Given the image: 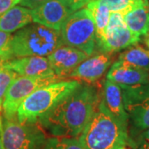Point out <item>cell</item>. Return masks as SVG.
I'll return each mask as SVG.
<instances>
[{
	"mask_svg": "<svg viewBox=\"0 0 149 149\" xmlns=\"http://www.w3.org/2000/svg\"><path fill=\"white\" fill-rule=\"evenodd\" d=\"M102 91L80 84L40 120L41 126L55 137L80 136L96 110Z\"/></svg>",
	"mask_w": 149,
	"mask_h": 149,
	"instance_id": "obj_1",
	"label": "cell"
},
{
	"mask_svg": "<svg viewBox=\"0 0 149 149\" xmlns=\"http://www.w3.org/2000/svg\"><path fill=\"white\" fill-rule=\"evenodd\" d=\"M128 138V127L109 111L101 98L78 139L85 149H126Z\"/></svg>",
	"mask_w": 149,
	"mask_h": 149,
	"instance_id": "obj_2",
	"label": "cell"
},
{
	"mask_svg": "<svg viewBox=\"0 0 149 149\" xmlns=\"http://www.w3.org/2000/svg\"><path fill=\"white\" fill-rule=\"evenodd\" d=\"M80 85V81L76 80H59L37 89L19 106L17 113V120L22 123H39L59 102Z\"/></svg>",
	"mask_w": 149,
	"mask_h": 149,
	"instance_id": "obj_3",
	"label": "cell"
},
{
	"mask_svg": "<svg viewBox=\"0 0 149 149\" xmlns=\"http://www.w3.org/2000/svg\"><path fill=\"white\" fill-rule=\"evenodd\" d=\"M63 46L60 30L32 23L17 31L13 36L12 48L17 58L26 56H48Z\"/></svg>",
	"mask_w": 149,
	"mask_h": 149,
	"instance_id": "obj_4",
	"label": "cell"
},
{
	"mask_svg": "<svg viewBox=\"0 0 149 149\" xmlns=\"http://www.w3.org/2000/svg\"><path fill=\"white\" fill-rule=\"evenodd\" d=\"M60 32L63 46L76 48L88 56L94 54L97 46L95 25L85 8L73 13Z\"/></svg>",
	"mask_w": 149,
	"mask_h": 149,
	"instance_id": "obj_5",
	"label": "cell"
},
{
	"mask_svg": "<svg viewBox=\"0 0 149 149\" xmlns=\"http://www.w3.org/2000/svg\"><path fill=\"white\" fill-rule=\"evenodd\" d=\"M0 137L3 149H43L46 135L37 123H22L17 118H0Z\"/></svg>",
	"mask_w": 149,
	"mask_h": 149,
	"instance_id": "obj_6",
	"label": "cell"
},
{
	"mask_svg": "<svg viewBox=\"0 0 149 149\" xmlns=\"http://www.w3.org/2000/svg\"><path fill=\"white\" fill-rule=\"evenodd\" d=\"M125 111L134 128L142 131L149 128V82L143 85H120Z\"/></svg>",
	"mask_w": 149,
	"mask_h": 149,
	"instance_id": "obj_7",
	"label": "cell"
},
{
	"mask_svg": "<svg viewBox=\"0 0 149 149\" xmlns=\"http://www.w3.org/2000/svg\"><path fill=\"white\" fill-rule=\"evenodd\" d=\"M59 80L56 78H35L18 75L6 92L2 109L3 117L5 118L17 117L19 106L31 94L41 87Z\"/></svg>",
	"mask_w": 149,
	"mask_h": 149,
	"instance_id": "obj_8",
	"label": "cell"
},
{
	"mask_svg": "<svg viewBox=\"0 0 149 149\" xmlns=\"http://www.w3.org/2000/svg\"><path fill=\"white\" fill-rule=\"evenodd\" d=\"M140 37L131 32L123 20L122 13L112 12L104 34L97 42L101 52L113 54L136 45Z\"/></svg>",
	"mask_w": 149,
	"mask_h": 149,
	"instance_id": "obj_9",
	"label": "cell"
},
{
	"mask_svg": "<svg viewBox=\"0 0 149 149\" xmlns=\"http://www.w3.org/2000/svg\"><path fill=\"white\" fill-rule=\"evenodd\" d=\"M32 22L55 30H61L65 21L74 11L70 0H49L32 9Z\"/></svg>",
	"mask_w": 149,
	"mask_h": 149,
	"instance_id": "obj_10",
	"label": "cell"
},
{
	"mask_svg": "<svg viewBox=\"0 0 149 149\" xmlns=\"http://www.w3.org/2000/svg\"><path fill=\"white\" fill-rule=\"evenodd\" d=\"M3 65L12 70L18 75L35 78H56L59 79L51 66L48 58L44 56H26L10 60Z\"/></svg>",
	"mask_w": 149,
	"mask_h": 149,
	"instance_id": "obj_11",
	"label": "cell"
},
{
	"mask_svg": "<svg viewBox=\"0 0 149 149\" xmlns=\"http://www.w3.org/2000/svg\"><path fill=\"white\" fill-rule=\"evenodd\" d=\"M112 61L113 54L100 52L85 59L70 74L69 77L91 84L101 78L110 66Z\"/></svg>",
	"mask_w": 149,
	"mask_h": 149,
	"instance_id": "obj_12",
	"label": "cell"
},
{
	"mask_svg": "<svg viewBox=\"0 0 149 149\" xmlns=\"http://www.w3.org/2000/svg\"><path fill=\"white\" fill-rule=\"evenodd\" d=\"M88 56L83 52L68 46L57 48L47 56L52 68L60 79L69 77L70 74Z\"/></svg>",
	"mask_w": 149,
	"mask_h": 149,
	"instance_id": "obj_13",
	"label": "cell"
},
{
	"mask_svg": "<svg viewBox=\"0 0 149 149\" xmlns=\"http://www.w3.org/2000/svg\"><path fill=\"white\" fill-rule=\"evenodd\" d=\"M107 80L117 85L134 86L149 82V70L143 69L117 61L107 73Z\"/></svg>",
	"mask_w": 149,
	"mask_h": 149,
	"instance_id": "obj_14",
	"label": "cell"
},
{
	"mask_svg": "<svg viewBox=\"0 0 149 149\" xmlns=\"http://www.w3.org/2000/svg\"><path fill=\"white\" fill-rule=\"evenodd\" d=\"M128 29L138 37L149 32V1L138 0L128 9L122 13Z\"/></svg>",
	"mask_w": 149,
	"mask_h": 149,
	"instance_id": "obj_15",
	"label": "cell"
},
{
	"mask_svg": "<svg viewBox=\"0 0 149 149\" xmlns=\"http://www.w3.org/2000/svg\"><path fill=\"white\" fill-rule=\"evenodd\" d=\"M102 100L109 111L123 124L128 127L129 118L124 109L120 86L111 80H105L104 90L102 91Z\"/></svg>",
	"mask_w": 149,
	"mask_h": 149,
	"instance_id": "obj_16",
	"label": "cell"
},
{
	"mask_svg": "<svg viewBox=\"0 0 149 149\" xmlns=\"http://www.w3.org/2000/svg\"><path fill=\"white\" fill-rule=\"evenodd\" d=\"M32 22L31 9L23 6H15L0 17V31L13 32Z\"/></svg>",
	"mask_w": 149,
	"mask_h": 149,
	"instance_id": "obj_17",
	"label": "cell"
},
{
	"mask_svg": "<svg viewBox=\"0 0 149 149\" xmlns=\"http://www.w3.org/2000/svg\"><path fill=\"white\" fill-rule=\"evenodd\" d=\"M89 11L96 29L97 42L100 40L105 32L107 25L109 21L111 12L100 0H93L85 7Z\"/></svg>",
	"mask_w": 149,
	"mask_h": 149,
	"instance_id": "obj_18",
	"label": "cell"
},
{
	"mask_svg": "<svg viewBox=\"0 0 149 149\" xmlns=\"http://www.w3.org/2000/svg\"><path fill=\"white\" fill-rule=\"evenodd\" d=\"M118 61L143 69L149 70V52L139 45H133L118 56Z\"/></svg>",
	"mask_w": 149,
	"mask_h": 149,
	"instance_id": "obj_19",
	"label": "cell"
},
{
	"mask_svg": "<svg viewBox=\"0 0 149 149\" xmlns=\"http://www.w3.org/2000/svg\"><path fill=\"white\" fill-rule=\"evenodd\" d=\"M43 149H85L76 138L52 137L47 139Z\"/></svg>",
	"mask_w": 149,
	"mask_h": 149,
	"instance_id": "obj_20",
	"label": "cell"
},
{
	"mask_svg": "<svg viewBox=\"0 0 149 149\" xmlns=\"http://www.w3.org/2000/svg\"><path fill=\"white\" fill-rule=\"evenodd\" d=\"M17 76L18 74L16 72L6 68L2 62V65L0 66V113L3 109V103L4 100L6 92L9 88L11 84L13 83V81Z\"/></svg>",
	"mask_w": 149,
	"mask_h": 149,
	"instance_id": "obj_21",
	"label": "cell"
},
{
	"mask_svg": "<svg viewBox=\"0 0 149 149\" xmlns=\"http://www.w3.org/2000/svg\"><path fill=\"white\" fill-rule=\"evenodd\" d=\"M13 36L11 33L0 31V60L2 62L10 61L14 56L12 48Z\"/></svg>",
	"mask_w": 149,
	"mask_h": 149,
	"instance_id": "obj_22",
	"label": "cell"
},
{
	"mask_svg": "<svg viewBox=\"0 0 149 149\" xmlns=\"http://www.w3.org/2000/svg\"><path fill=\"white\" fill-rule=\"evenodd\" d=\"M132 149H149V128L140 131L133 139L128 138V143Z\"/></svg>",
	"mask_w": 149,
	"mask_h": 149,
	"instance_id": "obj_23",
	"label": "cell"
},
{
	"mask_svg": "<svg viewBox=\"0 0 149 149\" xmlns=\"http://www.w3.org/2000/svg\"><path fill=\"white\" fill-rule=\"evenodd\" d=\"M108 7L110 12L123 13L134 4L138 0H100Z\"/></svg>",
	"mask_w": 149,
	"mask_h": 149,
	"instance_id": "obj_24",
	"label": "cell"
},
{
	"mask_svg": "<svg viewBox=\"0 0 149 149\" xmlns=\"http://www.w3.org/2000/svg\"><path fill=\"white\" fill-rule=\"evenodd\" d=\"M19 3L20 0H0V17Z\"/></svg>",
	"mask_w": 149,
	"mask_h": 149,
	"instance_id": "obj_25",
	"label": "cell"
},
{
	"mask_svg": "<svg viewBox=\"0 0 149 149\" xmlns=\"http://www.w3.org/2000/svg\"><path fill=\"white\" fill-rule=\"evenodd\" d=\"M49 0H20V4L29 9H34L38 6L42 5Z\"/></svg>",
	"mask_w": 149,
	"mask_h": 149,
	"instance_id": "obj_26",
	"label": "cell"
},
{
	"mask_svg": "<svg viewBox=\"0 0 149 149\" xmlns=\"http://www.w3.org/2000/svg\"><path fill=\"white\" fill-rule=\"evenodd\" d=\"M91 1H93V0H70L71 7L74 12L83 8L89 3H91Z\"/></svg>",
	"mask_w": 149,
	"mask_h": 149,
	"instance_id": "obj_27",
	"label": "cell"
},
{
	"mask_svg": "<svg viewBox=\"0 0 149 149\" xmlns=\"http://www.w3.org/2000/svg\"><path fill=\"white\" fill-rule=\"evenodd\" d=\"M146 43H147V45H148V47L149 48V32L148 35V37H147V40H146Z\"/></svg>",
	"mask_w": 149,
	"mask_h": 149,
	"instance_id": "obj_28",
	"label": "cell"
},
{
	"mask_svg": "<svg viewBox=\"0 0 149 149\" xmlns=\"http://www.w3.org/2000/svg\"><path fill=\"white\" fill-rule=\"evenodd\" d=\"M0 149H3V146L2 143V140H1V137H0Z\"/></svg>",
	"mask_w": 149,
	"mask_h": 149,
	"instance_id": "obj_29",
	"label": "cell"
},
{
	"mask_svg": "<svg viewBox=\"0 0 149 149\" xmlns=\"http://www.w3.org/2000/svg\"><path fill=\"white\" fill-rule=\"evenodd\" d=\"M1 65H2V61H1V60H0V66H1Z\"/></svg>",
	"mask_w": 149,
	"mask_h": 149,
	"instance_id": "obj_30",
	"label": "cell"
}]
</instances>
